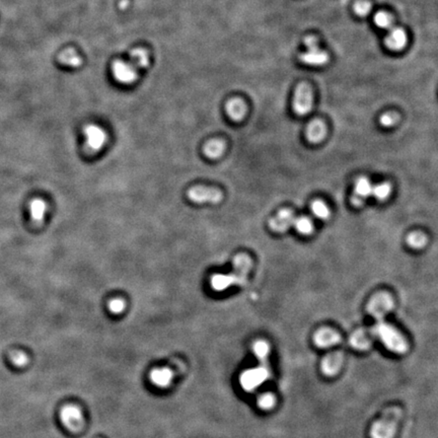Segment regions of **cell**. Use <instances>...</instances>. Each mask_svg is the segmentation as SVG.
Here are the masks:
<instances>
[{
  "label": "cell",
  "instance_id": "6da1fadb",
  "mask_svg": "<svg viewBox=\"0 0 438 438\" xmlns=\"http://www.w3.org/2000/svg\"><path fill=\"white\" fill-rule=\"evenodd\" d=\"M253 266V261L246 254H239L233 259V270L228 274H215L210 280L215 291H223L232 285H245Z\"/></svg>",
  "mask_w": 438,
  "mask_h": 438
},
{
  "label": "cell",
  "instance_id": "7a4b0ae2",
  "mask_svg": "<svg viewBox=\"0 0 438 438\" xmlns=\"http://www.w3.org/2000/svg\"><path fill=\"white\" fill-rule=\"evenodd\" d=\"M371 331L374 336L381 339L389 350L395 353H404L407 351L408 345L404 337L385 320L377 322Z\"/></svg>",
  "mask_w": 438,
  "mask_h": 438
},
{
  "label": "cell",
  "instance_id": "3957f363",
  "mask_svg": "<svg viewBox=\"0 0 438 438\" xmlns=\"http://www.w3.org/2000/svg\"><path fill=\"white\" fill-rule=\"evenodd\" d=\"M401 417L402 410L399 407L388 408L382 417L372 425L370 430L371 438L394 437Z\"/></svg>",
  "mask_w": 438,
  "mask_h": 438
},
{
  "label": "cell",
  "instance_id": "277c9868",
  "mask_svg": "<svg viewBox=\"0 0 438 438\" xmlns=\"http://www.w3.org/2000/svg\"><path fill=\"white\" fill-rule=\"evenodd\" d=\"M306 51L299 54V60L310 66H323L328 63L329 55L318 47V40L313 36H307L303 40Z\"/></svg>",
  "mask_w": 438,
  "mask_h": 438
},
{
  "label": "cell",
  "instance_id": "5b68a950",
  "mask_svg": "<svg viewBox=\"0 0 438 438\" xmlns=\"http://www.w3.org/2000/svg\"><path fill=\"white\" fill-rule=\"evenodd\" d=\"M261 364L256 367L245 371L241 376L242 388L246 392H253L260 387L265 381L270 378V368L268 361H260Z\"/></svg>",
  "mask_w": 438,
  "mask_h": 438
},
{
  "label": "cell",
  "instance_id": "8992f818",
  "mask_svg": "<svg viewBox=\"0 0 438 438\" xmlns=\"http://www.w3.org/2000/svg\"><path fill=\"white\" fill-rule=\"evenodd\" d=\"M312 104L313 95L310 86L305 82L299 83L293 97L292 108L294 113L298 116H304L311 111Z\"/></svg>",
  "mask_w": 438,
  "mask_h": 438
},
{
  "label": "cell",
  "instance_id": "52a82bcc",
  "mask_svg": "<svg viewBox=\"0 0 438 438\" xmlns=\"http://www.w3.org/2000/svg\"><path fill=\"white\" fill-rule=\"evenodd\" d=\"M394 307V301L390 294L378 293L374 295L367 304V311L376 319V322L384 320L387 313Z\"/></svg>",
  "mask_w": 438,
  "mask_h": 438
},
{
  "label": "cell",
  "instance_id": "ba28073f",
  "mask_svg": "<svg viewBox=\"0 0 438 438\" xmlns=\"http://www.w3.org/2000/svg\"><path fill=\"white\" fill-rule=\"evenodd\" d=\"M188 197L191 201L198 204L205 202L216 204L219 203L223 198L220 190L204 186H196L190 189L188 191Z\"/></svg>",
  "mask_w": 438,
  "mask_h": 438
},
{
  "label": "cell",
  "instance_id": "9c48e42d",
  "mask_svg": "<svg viewBox=\"0 0 438 438\" xmlns=\"http://www.w3.org/2000/svg\"><path fill=\"white\" fill-rule=\"evenodd\" d=\"M60 420L62 424L72 432L81 430L84 423L81 410L73 405H67L61 409Z\"/></svg>",
  "mask_w": 438,
  "mask_h": 438
},
{
  "label": "cell",
  "instance_id": "30bf717a",
  "mask_svg": "<svg viewBox=\"0 0 438 438\" xmlns=\"http://www.w3.org/2000/svg\"><path fill=\"white\" fill-rule=\"evenodd\" d=\"M85 135V149L89 154L100 151L107 141L106 132L97 125H87L83 129Z\"/></svg>",
  "mask_w": 438,
  "mask_h": 438
},
{
  "label": "cell",
  "instance_id": "8fae6325",
  "mask_svg": "<svg viewBox=\"0 0 438 438\" xmlns=\"http://www.w3.org/2000/svg\"><path fill=\"white\" fill-rule=\"evenodd\" d=\"M112 71L115 79L123 84H130L137 78L136 68L130 62L116 60L112 65Z\"/></svg>",
  "mask_w": 438,
  "mask_h": 438
},
{
  "label": "cell",
  "instance_id": "7c38bea8",
  "mask_svg": "<svg viewBox=\"0 0 438 438\" xmlns=\"http://www.w3.org/2000/svg\"><path fill=\"white\" fill-rule=\"evenodd\" d=\"M372 185L365 177H360L355 182L353 194L351 197V204L354 207H361L368 197L372 194Z\"/></svg>",
  "mask_w": 438,
  "mask_h": 438
},
{
  "label": "cell",
  "instance_id": "4fadbf2b",
  "mask_svg": "<svg viewBox=\"0 0 438 438\" xmlns=\"http://www.w3.org/2000/svg\"><path fill=\"white\" fill-rule=\"evenodd\" d=\"M294 219L295 217L291 210L282 209L269 221V226L275 232H284L293 225Z\"/></svg>",
  "mask_w": 438,
  "mask_h": 438
},
{
  "label": "cell",
  "instance_id": "5bb4252c",
  "mask_svg": "<svg viewBox=\"0 0 438 438\" xmlns=\"http://www.w3.org/2000/svg\"><path fill=\"white\" fill-rule=\"evenodd\" d=\"M385 44L388 49L392 51H401L407 45V35L406 32L401 27H392L389 30Z\"/></svg>",
  "mask_w": 438,
  "mask_h": 438
},
{
  "label": "cell",
  "instance_id": "9a60e30c",
  "mask_svg": "<svg viewBox=\"0 0 438 438\" xmlns=\"http://www.w3.org/2000/svg\"><path fill=\"white\" fill-rule=\"evenodd\" d=\"M327 135V128L322 120L311 121L306 128V139L310 143L322 142Z\"/></svg>",
  "mask_w": 438,
  "mask_h": 438
},
{
  "label": "cell",
  "instance_id": "2e32d148",
  "mask_svg": "<svg viewBox=\"0 0 438 438\" xmlns=\"http://www.w3.org/2000/svg\"><path fill=\"white\" fill-rule=\"evenodd\" d=\"M313 341L316 346L320 348H327L338 344L340 342V336L333 330L322 329L315 333Z\"/></svg>",
  "mask_w": 438,
  "mask_h": 438
},
{
  "label": "cell",
  "instance_id": "e0dca14e",
  "mask_svg": "<svg viewBox=\"0 0 438 438\" xmlns=\"http://www.w3.org/2000/svg\"><path fill=\"white\" fill-rule=\"evenodd\" d=\"M343 355L340 352H333L327 355L322 362V370L326 375H334L341 368Z\"/></svg>",
  "mask_w": 438,
  "mask_h": 438
},
{
  "label": "cell",
  "instance_id": "ac0fdd59",
  "mask_svg": "<svg viewBox=\"0 0 438 438\" xmlns=\"http://www.w3.org/2000/svg\"><path fill=\"white\" fill-rule=\"evenodd\" d=\"M173 372L166 368H155L150 372V381L158 388H166L171 384Z\"/></svg>",
  "mask_w": 438,
  "mask_h": 438
},
{
  "label": "cell",
  "instance_id": "d6986e66",
  "mask_svg": "<svg viewBox=\"0 0 438 438\" xmlns=\"http://www.w3.org/2000/svg\"><path fill=\"white\" fill-rule=\"evenodd\" d=\"M226 113L233 121H241L247 114V106L241 99H232L226 104Z\"/></svg>",
  "mask_w": 438,
  "mask_h": 438
},
{
  "label": "cell",
  "instance_id": "ffe728a7",
  "mask_svg": "<svg viewBox=\"0 0 438 438\" xmlns=\"http://www.w3.org/2000/svg\"><path fill=\"white\" fill-rule=\"evenodd\" d=\"M372 336H373L372 331L370 332L365 330L357 331L351 337V344L357 350H366L371 345Z\"/></svg>",
  "mask_w": 438,
  "mask_h": 438
},
{
  "label": "cell",
  "instance_id": "44dd1931",
  "mask_svg": "<svg viewBox=\"0 0 438 438\" xmlns=\"http://www.w3.org/2000/svg\"><path fill=\"white\" fill-rule=\"evenodd\" d=\"M47 212V204L42 199H34L30 203V213L36 223H42Z\"/></svg>",
  "mask_w": 438,
  "mask_h": 438
},
{
  "label": "cell",
  "instance_id": "7402d4cb",
  "mask_svg": "<svg viewBox=\"0 0 438 438\" xmlns=\"http://www.w3.org/2000/svg\"><path fill=\"white\" fill-rule=\"evenodd\" d=\"M58 60L61 64L69 66V67H78L82 63L81 58L77 55L74 49H66L58 57Z\"/></svg>",
  "mask_w": 438,
  "mask_h": 438
},
{
  "label": "cell",
  "instance_id": "603a6c76",
  "mask_svg": "<svg viewBox=\"0 0 438 438\" xmlns=\"http://www.w3.org/2000/svg\"><path fill=\"white\" fill-rule=\"evenodd\" d=\"M224 149H225V143L219 139L210 140L204 146V152L206 156L210 158H217L221 156Z\"/></svg>",
  "mask_w": 438,
  "mask_h": 438
},
{
  "label": "cell",
  "instance_id": "cb8c5ba5",
  "mask_svg": "<svg viewBox=\"0 0 438 438\" xmlns=\"http://www.w3.org/2000/svg\"><path fill=\"white\" fill-rule=\"evenodd\" d=\"M293 226L295 227L297 232L302 236H309L313 232V229H314L311 219L306 216L295 218L293 222Z\"/></svg>",
  "mask_w": 438,
  "mask_h": 438
},
{
  "label": "cell",
  "instance_id": "d4e9b609",
  "mask_svg": "<svg viewBox=\"0 0 438 438\" xmlns=\"http://www.w3.org/2000/svg\"><path fill=\"white\" fill-rule=\"evenodd\" d=\"M131 64L135 68H146L149 64V57L144 49H134L131 51Z\"/></svg>",
  "mask_w": 438,
  "mask_h": 438
},
{
  "label": "cell",
  "instance_id": "484cf974",
  "mask_svg": "<svg viewBox=\"0 0 438 438\" xmlns=\"http://www.w3.org/2000/svg\"><path fill=\"white\" fill-rule=\"evenodd\" d=\"M392 192V186L390 183H382L378 185H375L372 187V194L371 196H373L377 201H385L387 200Z\"/></svg>",
  "mask_w": 438,
  "mask_h": 438
},
{
  "label": "cell",
  "instance_id": "4316f807",
  "mask_svg": "<svg viewBox=\"0 0 438 438\" xmlns=\"http://www.w3.org/2000/svg\"><path fill=\"white\" fill-rule=\"evenodd\" d=\"M407 244L409 247H411L412 249L415 250H420L422 248H424L427 244V238L424 233L419 232V231H415L410 233L407 237Z\"/></svg>",
  "mask_w": 438,
  "mask_h": 438
},
{
  "label": "cell",
  "instance_id": "83f0119b",
  "mask_svg": "<svg viewBox=\"0 0 438 438\" xmlns=\"http://www.w3.org/2000/svg\"><path fill=\"white\" fill-rule=\"evenodd\" d=\"M373 19L375 24L381 28L391 30L392 27H394V18L386 11H378L377 13H375Z\"/></svg>",
  "mask_w": 438,
  "mask_h": 438
},
{
  "label": "cell",
  "instance_id": "f1b7e54d",
  "mask_svg": "<svg viewBox=\"0 0 438 438\" xmlns=\"http://www.w3.org/2000/svg\"><path fill=\"white\" fill-rule=\"evenodd\" d=\"M311 212L313 215L322 220H327L330 217V209L320 200H315L311 204Z\"/></svg>",
  "mask_w": 438,
  "mask_h": 438
},
{
  "label": "cell",
  "instance_id": "f546056e",
  "mask_svg": "<svg viewBox=\"0 0 438 438\" xmlns=\"http://www.w3.org/2000/svg\"><path fill=\"white\" fill-rule=\"evenodd\" d=\"M254 352L257 355L259 361H268V356L270 352L269 344L263 340L257 341L254 344Z\"/></svg>",
  "mask_w": 438,
  "mask_h": 438
},
{
  "label": "cell",
  "instance_id": "4dcf8cb0",
  "mask_svg": "<svg viewBox=\"0 0 438 438\" xmlns=\"http://www.w3.org/2000/svg\"><path fill=\"white\" fill-rule=\"evenodd\" d=\"M10 361L11 363L15 366V367H24L27 365L30 359L27 357V355L22 352V351H13L10 353L9 355Z\"/></svg>",
  "mask_w": 438,
  "mask_h": 438
},
{
  "label": "cell",
  "instance_id": "1f68e13d",
  "mask_svg": "<svg viewBox=\"0 0 438 438\" xmlns=\"http://www.w3.org/2000/svg\"><path fill=\"white\" fill-rule=\"evenodd\" d=\"M399 115L397 113H386L384 115L381 116L379 118V124L383 127L389 128V127H393L395 126L398 122H399Z\"/></svg>",
  "mask_w": 438,
  "mask_h": 438
},
{
  "label": "cell",
  "instance_id": "d6a6232c",
  "mask_svg": "<svg viewBox=\"0 0 438 438\" xmlns=\"http://www.w3.org/2000/svg\"><path fill=\"white\" fill-rule=\"evenodd\" d=\"M354 11L357 15L364 17V16L368 15L369 12L371 11V5L368 1H365V0L357 1L354 5Z\"/></svg>",
  "mask_w": 438,
  "mask_h": 438
},
{
  "label": "cell",
  "instance_id": "836d02e7",
  "mask_svg": "<svg viewBox=\"0 0 438 438\" xmlns=\"http://www.w3.org/2000/svg\"><path fill=\"white\" fill-rule=\"evenodd\" d=\"M274 404H275V399L270 394L262 395L258 399V406H259V408H261L263 410H269V409L273 408Z\"/></svg>",
  "mask_w": 438,
  "mask_h": 438
},
{
  "label": "cell",
  "instance_id": "e575fe53",
  "mask_svg": "<svg viewBox=\"0 0 438 438\" xmlns=\"http://www.w3.org/2000/svg\"><path fill=\"white\" fill-rule=\"evenodd\" d=\"M108 306H109V309L111 312L118 314V313H121L122 311H124L126 303L121 298H115L109 302Z\"/></svg>",
  "mask_w": 438,
  "mask_h": 438
},
{
  "label": "cell",
  "instance_id": "d590c367",
  "mask_svg": "<svg viewBox=\"0 0 438 438\" xmlns=\"http://www.w3.org/2000/svg\"><path fill=\"white\" fill-rule=\"evenodd\" d=\"M129 3H128V0H122V2L120 3V7H121V9H125L126 7H127V5H128Z\"/></svg>",
  "mask_w": 438,
  "mask_h": 438
}]
</instances>
